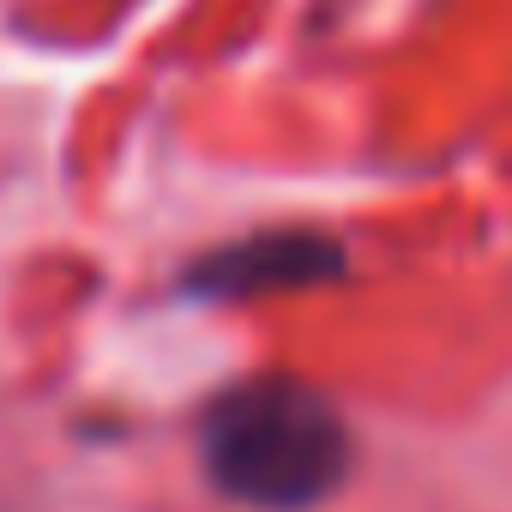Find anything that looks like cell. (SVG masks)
<instances>
[{"label":"cell","instance_id":"obj_1","mask_svg":"<svg viewBox=\"0 0 512 512\" xmlns=\"http://www.w3.org/2000/svg\"><path fill=\"white\" fill-rule=\"evenodd\" d=\"M199 458L217 494L253 512H308L344 488L350 428L302 380H253L205 410Z\"/></svg>","mask_w":512,"mask_h":512},{"label":"cell","instance_id":"obj_2","mask_svg":"<svg viewBox=\"0 0 512 512\" xmlns=\"http://www.w3.org/2000/svg\"><path fill=\"white\" fill-rule=\"evenodd\" d=\"M344 278V247L320 229H266L229 241L187 272V290L205 302H241V296H278V290H314Z\"/></svg>","mask_w":512,"mask_h":512}]
</instances>
